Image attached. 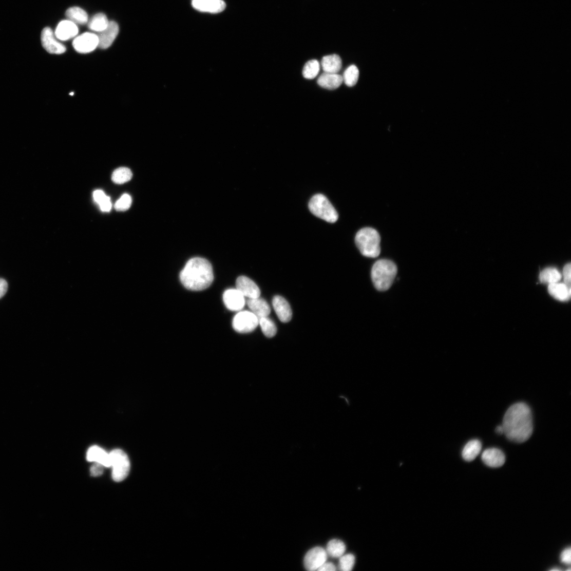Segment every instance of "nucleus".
Here are the masks:
<instances>
[{
    "instance_id": "nucleus-34",
    "label": "nucleus",
    "mask_w": 571,
    "mask_h": 571,
    "mask_svg": "<svg viewBox=\"0 0 571 571\" xmlns=\"http://www.w3.org/2000/svg\"><path fill=\"white\" fill-rule=\"evenodd\" d=\"M93 198L96 202L100 205V207L111 202L110 198L109 196H106L102 190H97L94 191L93 193Z\"/></svg>"
},
{
    "instance_id": "nucleus-5",
    "label": "nucleus",
    "mask_w": 571,
    "mask_h": 571,
    "mask_svg": "<svg viewBox=\"0 0 571 571\" xmlns=\"http://www.w3.org/2000/svg\"><path fill=\"white\" fill-rule=\"evenodd\" d=\"M309 209L314 215L329 223L338 219L337 211L329 200L322 194H316L311 199Z\"/></svg>"
},
{
    "instance_id": "nucleus-17",
    "label": "nucleus",
    "mask_w": 571,
    "mask_h": 571,
    "mask_svg": "<svg viewBox=\"0 0 571 571\" xmlns=\"http://www.w3.org/2000/svg\"><path fill=\"white\" fill-rule=\"evenodd\" d=\"M482 460L489 467L499 468L504 465L506 458L501 450L491 448L487 449L483 452Z\"/></svg>"
},
{
    "instance_id": "nucleus-4",
    "label": "nucleus",
    "mask_w": 571,
    "mask_h": 571,
    "mask_svg": "<svg viewBox=\"0 0 571 571\" xmlns=\"http://www.w3.org/2000/svg\"><path fill=\"white\" fill-rule=\"evenodd\" d=\"M355 240L363 256L372 258L379 256L381 238L376 230L371 227L363 228L356 234Z\"/></svg>"
},
{
    "instance_id": "nucleus-14",
    "label": "nucleus",
    "mask_w": 571,
    "mask_h": 571,
    "mask_svg": "<svg viewBox=\"0 0 571 571\" xmlns=\"http://www.w3.org/2000/svg\"><path fill=\"white\" fill-rule=\"evenodd\" d=\"M119 27L117 23L109 22L108 26L98 34L99 47L105 49L110 47L119 33Z\"/></svg>"
},
{
    "instance_id": "nucleus-11",
    "label": "nucleus",
    "mask_w": 571,
    "mask_h": 571,
    "mask_svg": "<svg viewBox=\"0 0 571 571\" xmlns=\"http://www.w3.org/2000/svg\"><path fill=\"white\" fill-rule=\"evenodd\" d=\"M226 308L232 311H239L245 304V297L237 289L226 290L223 296Z\"/></svg>"
},
{
    "instance_id": "nucleus-28",
    "label": "nucleus",
    "mask_w": 571,
    "mask_h": 571,
    "mask_svg": "<svg viewBox=\"0 0 571 571\" xmlns=\"http://www.w3.org/2000/svg\"><path fill=\"white\" fill-rule=\"evenodd\" d=\"M132 177V173L130 169L127 167H120L113 173L112 180L117 184H123L130 181Z\"/></svg>"
},
{
    "instance_id": "nucleus-36",
    "label": "nucleus",
    "mask_w": 571,
    "mask_h": 571,
    "mask_svg": "<svg viewBox=\"0 0 571 571\" xmlns=\"http://www.w3.org/2000/svg\"><path fill=\"white\" fill-rule=\"evenodd\" d=\"M104 466L101 464L94 462L90 468V473L93 477H99L103 473Z\"/></svg>"
},
{
    "instance_id": "nucleus-7",
    "label": "nucleus",
    "mask_w": 571,
    "mask_h": 571,
    "mask_svg": "<svg viewBox=\"0 0 571 571\" xmlns=\"http://www.w3.org/2000/svg\"><path fill=\"white\" fill-rule=\"evenodd\" d=\"M259 325V318L252 312L244 311L238 313L233 319V328L240 333H248L254 331Z\"/></svg>"
},
{
    "instance_id": "nucleus-19",
    "label": "nucleus",
    "mask_w": 571,
    "mask_h": 571,
    "mask_svg": "<svg viewBox=\"0 0 571 571\" xmlns=\"http://www.w3.org/2000/svg\"><path fill=\"white\" fill-rule=\"evenodd\" d=\"M246 304L249 308L259 319L267 317L271 313V310L269 303L264 299L260 298V297L255 298H248Z\"/></svg>"
},
{
    "instance_id": "nucleus-31",
    "label": "nucleus",
    "mask_w": 571,
    "mask_h": 571,
    "mask_svg": "<svg viewBox=\"0 0 571 571\" xmlns=\"http://www.w3.org/2000/svg\"><path fill=\"white\" fill-rule=\"evenodd\" d=\"M320 70V65L317 60H313L306 63L302 70V75L304 78L312 80L316 78Z\"/></svg>"
},
{
    "instance_id": "nucleus-42",
    "label": "nucleus",
    "mask_w": 571,
    "mask_h": 571,
    "mask_svg": "<svg viewBox=\"0 0 571 571\" xmlns=\"http://www.w3.org/2000/svg\"><path fill=\"white\" fill-rule=\"evenodd\" d=\"M70 96H73V95H74V93H70Z\"/></svg>"
},
{
    "instance_id": "nucleus-26",
    "label": "nucleus",
    "mask_w": 571,
    "mask_h": 571,
    "mask_svg": "<svg viewBox=\"0 0 571 571\" xmlns=\"http://www.w3.org/2000/svg\"><path fill=\"white\" fill-rule=\"evenodd\" d=\"M346 550V546L344 542L335 539L328 543L326 551L328 555L331 557L339 558L345 555Z\"/></svg>"
},
{
    "instance_id": "nucleus-20",
    "label": "nucleus",
    "mask_w": 571,
    "mask_h": 571,
    "mask_svg": "<svg viewBox=\"0 0 571 571\" xmlns=\"http://www.w3.org/2000/svg\"><path fill=\"white\" fill-rule=\"evenodd\" d=\"M344 82L342 76L338 73H324L317 80L318 84L328 90H335Z\"/></svg>"
},
{
    "instance_id": "nucleus-8",
    "label": "nucleus",
    "mask_w": 571,
    "mask_h": 571,
    "mask_svg": "<svg viewBox=\"0 0 571 571\" xmlns=\"http://www.w3.org/2000/svg\"><path fill=\"white\" fill-rule=\"evenodd\" d=\"M41 41L43 47L51 54H62L66 50L65 46L57 40L50 28L46 27L43 30Z\"/></svg>"
},
{
    "instance_id": "nucleus-22",
    "label": "nucleus",
    "mask_w": 571,
    "mask_h": 571,
    "mask_svg": "<svg viewBox=\"0 0 571 571\" xmlns=\"http://www.w3.org/2000/svg\"><path fill=\"white\" fill-rule=\"evenodd\" d=\"M548 291L551 296L560 301H567L570 297V289L564 283L549 284Z\"/></svg>"
},
{
    "instance_id": "nucleus-1",
    "label": "nucleus",
    "mask_w": 571,
    "mask_h": 571,
    "mask_svg": "<svg viewBox=\"0 0 571 571\" xmlns=\"http://www.w3.org/2000/svg\"><path fill=\"white\" fill-rule=\"evenodd\" d=\"M504 434L511 441L523 443L531 436L533 421L531 409L524 403L512 405L503 420Z\"/></svg>"
},
{
    "instance_id": "nucleus-2",
    "label": "nucleus",
    "mask_w": 571,
    "mask_h": 571,
    "mask_svg": "<svg viewBox=\"0 0 571 571\" xmlns=\"http://www.w3.org/2000/svg\"><path fill=\"white\" fill-rule=\"evenodd\" d=\"M180 278L184 287L188 290H204L210 287L214 280L212 266L204 258H192L181 271Z\"/></svg>"
},
{
    "instance_id": "nucleus-23",
    "label": "nucleus",
    "mask_w": 571,
    "mask_h": 571,
    "mask_svg": "<svg viewBox=\"0 0 571 571\" xmlns=\"http://www.w3.org/2000/svg\"><path fill=\"white\" fill-rule=\"evenodd\" d=\"M481 449L482 444L480 441L478 440H471L463 448L462 453V458L466 461H472L479 454Z\"/></svg>"
},
{
    "instance_id": "nucleus-16",
    "label": "nucleus",
    "mask_w": 571,
    "mask_h": 571,
    "mask_svg": "<svg viewBox=\"0 0 571 571\" xmlns=\"http://www.w3.org/2000/svg\"><path fill=\"white\" fill-rule=\"evenodd\" d=\"M79 33L76 24L68 20L62 21L58 25L55 35L58 40L66 41L75 37Z\"/></svg>"
},
{
    "instance_id": "nucleus-6",
    "label": "nucleus",
    "mask_w": 571,
    "mask_h": 571,
    "mask_svg": "<svg viewBox=\"0 0 571 571\" xmlns=\"http://www.w3.org/2000/svg\"><path fill=\"white\" fill-rule=\"evenodd\" d=\"M112 476L116 482L126 479L130 470V463L127 454L120 449H115L110 453Z\"/></svg>"
},
{
    "instance_id": "nucleus-21",
    "label": "nucleus",
    "mask_w": 571,
    "mask_h": 571,
    "mask_svg": "<svg viewBox=\"0 0 571 571\" xmlns=\"http://www.w3.org/2000/svg\"><path fill=\"white\" fill-rule=\"evenodd\" d=\"M342 65L341 59L335 54L325 56L321 62V66L325 73H338Z\"/></svg>"
},
{
    "instance_id": "nucleus-27",
    "label": "nucleus",
    "mask_w": 571,
    "mask_h": 571,
    "mask_svg": "<svg viewBox=\"0 0 571 571\" xmlns=\"http://www.w3.org/2000/svg\"><path fill=\"white\" fill-rule=\"evenodd\" d=\"M540 280L541 282L551 284L558 282L561 279L560 273L554 268H547L540 274Z\"/></svg>"
},
{
    "instance_id": "nucleus-32",
    "label": "nucleus",
    "mask_w": 571,
    "mask_h": 571,
    "mask_svg": "<svg viewBox=\"0 0 571 571\" xmlns=\"http://www.w3.org/2000/svg\"><path fill=\"white\" fill-rule=\"evenodd\" d=\"M339 568L342 571L351 570L355 564V557L352 554L344 555L339 558Z\"/></svg>"
},
{
    "instance_id": "nucleus-30",
    "label": "nucleus",
    "mask_w": 571,
    "mask_h": 571,
    "mask_svg": "<svg viewBox=\"0 0 571 571\" xmlns=\"http://www.w3.org/2000/svg\"><path fill=\"white\" fill-rule=\"evenodd\" d=\"M259 324L264 335L267 337H273L277 333V328L273 321L267 317L259 319Z\"/></svg>"
},
{
    "instance_id": "nucleus-35",
    "label": "nucleus",
    "mask_w": 571,
    "mask_h": 571,
    "mask_svg": "<svg viewBox=\"0 0 571 571\" xmlns=\"http://www.w3.org/2000/svg\"><path fill=\"white\" fill-rule=\"evenodd\" d=\"M571 267L570 263H569L566 264L563 269V275L564 278V283L567 287L570 289V280H571Z\"/></svg>"
},
{
    "instance_id": "nucleus-18",
    "label": "nucleus",
    "mask_w": 571,
    "mask_h": 571,
    "mask_svg": "<svg viewBox=\"0 0 571 571\" xmlns=\"http://www.w3.org/2000/svg\"><path fill=\"white\" fill-rule=\"evenodd\" d=\"M86 459L88 461L99 463L104 467H111L110 453H107L98 446H93L88 449Z\"/></svg>"
},
{
    "instance_id": "nucleus-13",
    "label": "nucleus",
    "mask_w": 571,
    "mask_h": 571,
    "mask_svg": "<svg viewBox=\"0 0 571 571\" xmlns=\"http://www.w3.org/2000/svg\"><path fill=\"white\" fill-rule=\"evenodd\" d=\"M192 5L196 10L210 13H220L226 8L223 0H192Z\"/></svg>"
},
{
    "instance_id": "nucleus-10",
    "label": "nucleus",
    "mask_w": 571,
    "mask_h": 571,
    "mask_svg": "<svg viewBox=\"0 0 571 571\" xmlns=\"http://www.w3.org/2000/svg\"><path fill=\"white\" fill-rule=\"evenodd\" d=\"M73 46L79 53L91 52L99 47L98 35L90 32L84 33L74 40Z\"/></svg>"
},
{
    "instance_id": "nucleus-40",
    "label": "nucleus",
    "mask_w": 571,
    "mask_h": 571,
    "mask_svg": "<svg viewBox=\"0 0 571 571\" xmlns=\"http://www.w3.org/2000/svg\"><path fill=\"white\" fill-rule=\"evenodd\" d=\"M496 432L497 434H498L499 435L503 434H504V428H503V426H498L496 428Z\"/></svg>"
},
{
    "instance_id": "nucleus-9",
    "label": "nucleus",
    "mask_w": 571,
    "mask_h": 571,
    "mask_svg": "<svg viewBox=\"0 0 571 571\" xmlns=\"http://www.w3.org/2000/svg\"><path fill=\"white\" fill-rule=\"evenodd\" d=\"M328 554L326 550L321 547H315L310 549L304 558V566L308 570L317 569L327 562Z\"/></svg>"
},
{
    "instance_id": "nucleus-37",
    "label": "nucleus",
    "mask_w": 571,
    "mask_h": 571,
    "mask_svg": "<svg viewBox=\"0 0 571 571\" xmlns=\"http://www.w3.org/2000/svg\"><path fill=\"white\" fill-rule=\"evenodd\" d=\"M561 561L562 563L569 565L571 562V549L570 547L566 548L561 553Z\"/></svg>"
},
{
    "instance_id": "nucleus-29",
    "label": "nucleus",
    "mask_w": 571,
    "mask_h": 571,
    "mask_svg": "<svg viewBox=\"0 0 571 571\" xmlns=\"http://www.w3.org/2000/svg\"><path fill=\"white\" fill-rule=\"evenodd\" d=\"M342 78L344 82L348 86H354L359 80V71L358 68L354 65L350 66L345 70Z\"/></svg>"
},
{
    "instance_id": "nucleus-24",
    "label": "nucleus",
    "mask_w": 571,
    "mask_h": 571,
    "mask_svg": "<svg viewBox=\"0 0 571 571\" xmlns=\"http://www.w3.org/2000/svg\"><path fill=\"white\" fill-rule=\"evenodd\" d=\"M68 21L76 25H85L88 22L87 13L82 8L75 7L69 8L66 12Z\"/></svg>"
},
{
    "instance_id": "nucleus-41",
    "label": "nucleus",
    "mask_w": 571,
    "mask_h": 571,
    "mask_svg": "<svg viewBox=\"0 0 571 571\" xmlns=\"http://www.w3.org/2000/svg\"><path fill=\"white\" fill-rule=\"evenodd\" d=\"M560 570L561 569H559V568H553V569H550V570H552V571Z\"/></svg>"
},
{
    "instance_id": "nucleus-12",
    "label": "nucleus",
    "mask_w": 571,
    "mask_h": 571,
    "mask_svg": "<svg viewBox=\"0 0 571 571\" xmlns=\"http://www.w3.org/2000/svg\"><path fill=\"white\" fill-rule=\"evenodd\" d=\"M236 289L244 297L255 298L260 296V290L256 283L245 276H240L236 280Z\"/></svg>"
},
{
    "instance_id": "nucleus-3",
    "label": "nucleus",
    "mask_w": 571,
    "mask_h": 571,
    "mask_svg": "<svg viewBox=\"0 0 571 571\" xmlns=\"http://www.w3.org/2000/svg\"><path fill=\"white\" fill-rule=\"evenodd\" d=\"M397 274L396 265L392 261L382 259L372 267L371 278L376 289L379 291L389 290Z\"/></svg>"
},
{
    "instance_id": "nucleus-33",
    "label": "nucleus",
    "mask_w": 571,
    "mask_h": 571,
    "mask_svg": "<svg viewBox=\"0 0 571 571\" xmlns=\"http://www.w3.org/2000/svg\"><path fill=\"white\" fill-rule=\"evenodd\" d=\"M131 203V196L127 194H125L116 203L115 207L117 211H126L130 207Z\"/></svg>"
},
{
    "instance_id": "nucleus-25",
    "label": "nucleus",
    "mask_w": 571,
    "mask_h": 571,
    "mask_svg": "<svg viewBox=\"0 0 571 571\" xmlns=\"http://www.w3.org/2000/svg\"><path fill=\"white\" fill-rule=\"evenodd\" d=\"M109 22L106 15L100 13L96 14L88 22V27L91 30L99 33L108 26Z\"/></svg>"
},
{
    "instance_id": "nucleus-38",
    "label": "nucleus",
    "mask_w": 571,
    "mask_h": 571,
    "mask_svg": "<svg viewBox=\"0 0 571 571\" xmlns=\"http://www.w3.org/2000/svg\"><path fill=\"white\" fill-rule=\"evenodd\" d=\"M8 289V284L7 281L4 279L0 278V299L5 295Z\"/></svg>"
},
{
    "instance_id": "nucleus-15",
    "label": "nucleus",
    "mask_w": 571,
    "mask_h": 571,
    "mask_svg": "<svg viewBox=\"0 0 571 571\" xmlns=\"http://www.w3.org/2000/svg\"><path fill=\"white\" fill-rule=\"evenodd\" d=\"M273 306L281 322H290L292 317V311L287 300L280 296H276L273 299Z\"/></svg>"
},
{
    "instance_id": "nucleus-39",
    "label": "nucleus",
    "mask_w": 571,
    "mask_h": 571,
    "mask_svg": "<svg viewBox=\"0 0 571 571\" xmlns=\"http://www.w3.org/2000/svg\"><path fill=\"white\" fill-rule=\"evenodd\" d=\"M336 570L335 565L331 562H325L317 570L318 571H334Z\"/></svg>"
}]
</instances>
